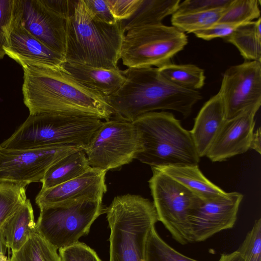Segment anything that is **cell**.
<instances>
[{
  "instance_id": "cell-21",
  "label": "cell",
  "mask_w": 261,
  "mask_h": 261,
  "mask_svg": "<svg viewBox=\"0 0 261 261\" xmlns=\"http://www.w3.org/2000/svg\"><path fill=\"white\" fill-rule=\"evenodd\" d=\"M91 168L84 149L70 153L48 169L41 181V190L49 189L75 178Z\"/></svg>"
},
{
  "instance_id": "cell-31",
  "label": "cell",
  "mask_w": 261,
  "mask_h": 261,
  "mask_svg": "<svg viewBox=\"0 0 261 261\" xmlns=\"http://www.w3.org/2000/svg\"><path fill=\"white\" fill-rule=\"evenodd\" d=\"M245 261H261V219L256 220L251 230L237 250Z\"/></svg>"
},
{
  "instance_id": "cell-33",
  "label": "cell",
  "mask_w": 261,
  "mask_h": 261,
  "mask_svg": "<svg viewBox=\"0 0 261 261\" xmlns=\"http://www.w3.org/2000/svg\"><path fill=\"white\" fill-rule=\"evenodd\" d=\"M232 1L186 0L179 3L175 13H188L225 9L230 4Z\"/></svg>"
},
{
  "instance_id": "cell-2",
  "label": "cell",
  "mask_w": 261,
  "mask_h": 261,
  "mask_svg": "<svg viewBox=\"0 0 261 261\" xmlns=\"http://www.w3.org/2000/svg\"><path fill=\"white\" fill-rule=\"evenodd\" d=\"M119 89L105 99L113 115L134 122L156 110H173L184 118L202 96L198 91L178 87L166 80L157 68H127Z\"/></svg>"
},
{
  "instance_id": "cell-35",
  "label": "cell",
  "mask_w": 261,
  "mask_h": 261,
  "mask_svg": "<svg viewBox=\"0 0 261 261\" xmlns=\"http://www.w3.org/2000/svg\"><path fill=\"white\" fill-rule=\"evenodd\" d=\"M109 9L117 21L129 19L137 11L142 0H106Z\"/></svg>"
},
{
  "instance_id": "cell-7",
  "label": "cell",
  "mask_w": 261,
  "mask_h": 261,
  "mask_svg": "<svg viewBox=\"0 0 261 261\" xmlns=\"http://www.w3.org/2000/svg\"><path fill=\"white\" fill-rule=\"evenodd\" d=\"M188 43L186 34L173 26L163 24L132 28L125 32L120 50V59L128 68H159Z\"/></svg>"
},
{
  "instance_id": "cell-26",
  "label": "cell",
  "mask_w": 261,
  "mask_h": 261,
  "mask_svg": "<svg viewBox=\"0 0 261 261\" xmlns=\"http://www.w3.org/2000/svg\"><path fill=\"white\" fill-rule=\"evenodd\" d=\"M10 261H61L57 249L36 230L18 251L12 252Z\"/></svg>"
},
{
  "instance_id": "cell-6",
  "label": "cell",
  "mask_w": 261,
  "mask_h": 261,
  "mask_svg": "<svg viewBox=\"0 0 261 261\" xmlns=\"http://www.w3.org/2000/svg\"><path fill=\"white\" fill-rule=\"evenodd\" d=\"M133 122L142 141V150L136 159L151 167L198 165L200 158L190 130L172 113L150 112Z\"/></svg>"
},
{
  "instance_id": "cell-28",
  "label": "cell",
  "mask_w": 261,
  "mask_h": 261,
  "mask_svg": "<svg viewBox=\"0 0 261 261\" xmlns=\"http://www.w3.org/2000/svg\"><path fill=\"white\" fill-rule=\"evenodd\" d=\"M27 200L25 187L11 183H0V229Z\"/></svg>"
},
{
  "instance_id": "cell-25",
  "label": "cell",
  "mask_w": 261,
  "mask_h": 261,
  "mask_svg": "<svg viewBox=\"0 0 261 261\" xmlns=\"http://www.w3.org/2000/svg\"><path fill=\"white\" fill-rule=\"evenodd\" d=\"M158 69L169 82L184 89L198 91L204 85V71L194 64H175L170 62Z\"/></svg>"
},
{
  "instance_id": "cell-23",
  "label": "cell",
  "mask_w": 261,
  "mask_h": 261,
  "mask_svg": "<svg viewBox=\"0 0 261 261\" xmlns=\"http://www.w3.org/2000/svg\"><path fill=\"white\" fill-rule=\"evenodd\" d=\"M180 3V0H142L134 15L123 21L125 32L134 28L162 24L166 17L176 12Z\"/></svg>"
},
{
  "instance_id": "cell-37",
  "label": "cell",
  "mask_w": 261,
  "mask_h": 261,
  "mask_svg": "<svg viewBox=\"0 0 261 261\" xmlns=\"http://www.w3.org/2000/svg\"><path fill=\"white\" fill-rule=\"evenodd\" d=\"M241 24L217 23L206 29L196 32L194 34L197 38L205 40H211L216 38H225L231 34Z\"/></svg>"
},
{
  "instance_id": "cell-39",
  "label": "cell",
  "mask_w": 261,
  "mask_h": 261,
  "mask_svg": "<svg viewBox=\"0 0 261 261\" xmlns=\"http://www.w3.org/2000/svg\"><path fill=\"white\" fill-rule=\"evenodd\" d=\"M261 131L260 128L259 127L255 133H253L252 136L250 149H252L257 152L258 153H261Z\"/></svg>"
},
{
  "instance_id": "cell-8",
  "label": "cell",
  "mask_w": 261,
  "mask_h": 261,
  "mask_svg": "<svg viewBox=\"0 0 261 261\" xmlns=\"http://www.w3.org/2000/svg\"><path fill=\"white\" fill-rule=\"evenodd\" d=\"M102 200H84L40 208L36 231L57 250L87 234L93 222L105 213Z\"/></svg>"
},
{
  "instance_id": "cell-15",
  "label": "cell",
  "mask_w": 261,
  "mask_h": 261,
  "mask_svg": "<svg viewBox=\"0 0 261 261\" xmlns=\"http://www.w3.org/2000/svg\"><path fill=\"white\" fill-rule=\"evenodd\" d=\"M260 106H253L235 117L226 119L205 156L212 162H222L250 149Z\"/></svg>"
},
{
  "instance_id": "cell-17",
  "label": "cell",
  "mask_w": 261,
  "mask_h": 261,
  "mask_svg": "<svg viewBox=\"0 0 261 261\" xmlns=\"http://www.w3.org/2000/svg\"><path fill=\"white\" fill-rule=\"evenodd\" d=\"M4 50L6 55L21 66L29 64L62 67L65 62L64 56L49 48L21 24L15 12V7Z\"/></svg>"
},
{
  "instance_id": "cell-42",
  "label": "cell",
  "mask_w": 261,
  "mask_h": 261,
  "mask_svg": "<svg viewBox=\"0 0 261 261\" xmlns=\"http://www.w3.org/2000/svg\"><path fill=\"white\" fill-rule=\"evenodd\" d=\"M0 261H10V259L5 255V253L0 252Z\"/></svg>"
},
{
  "instance_id": "cell-24",
  "label": "cell",
  "mask_w": 261,
  "mask_h": 261,
  "mask_svg": "<svg viewBox=\"0 0 261 261\" xmlns=\"http://www.w3.org/2000/svg\"><path fill=\"white\" fill-rule=\"evenodd\" d=\"M225 40L235 46L249 61L261 62V18L240 25Z\"/></svg>"
},
{
  "instance_id": "cell-18",
  "label": "cell",
  "mask_w": 261,
  "mask_h": 261,
  "mask_svg": "<svg viewBox=\"0 0 261 261\" xmlns=\"http://www.w3.org/2000/svg\"><path fill=\"white\" fill-rule=\"evenodd\" d=\"M226 120L224 105L218 93L204 104L190 130L200 158L205 156Z\"/></svg>"
},
{
  "instance_id": "cell-9",
  "label": "cell",
  "mask_w": 261,
  "mask_h": 261,
  "mask_svg": "<svg viewBox=\"0 0 261 261\" xmlns=\"http://www.w3.org/2000/svg\"><path fill=\"white\" fill-rule=\"evenodd\" d=\"M148 180L158 221L181 245L191 242V217L202 199L155 167Z\"/></svg>"
},
{
  "instance_id": "cell-22",
  "label": "cell",
  "mask_w": 261,
  "mask_h": 261,
  "mask_svg": "<svg viewBox=\"0 0 261 261\" xmlns=\"http://www.w3.org/2000/svg\"><path fill=\"white\" fill-rule=\"evenodd\" d=\"M1 229L5 245L12 252L18 251L24 245L36 230L33 209L29 199Z\"/></svg>"
},
{
  "instance_id": "cell-27",
  "label": "cell",
  "mask_w": 261,
  "mask_h": 261,
  "mask_svg": "<svg viewBox=\"0 0 261 261\" xmlns=\"http://www.w3.org/2000/svg\"><path fill=\"white\" fill-rule=\"evenodd\" d=\"M225 9L188 13H174L171 17L172 26L180 31L194 33L217 23Z\"/></svg>"
},
{
  "instance_id": "cell-41",
  "label": "cell",
  "mask_w": 261,
  "mask_h": 261,
  "mask_svg": "<svg viewBox=\"0 0 261 261\" xmlns=\"http://www.w3.org/2000/svg\"><path fill=\"white\" fill-rule=\"evenodd\" d=\"M7 247L5 244L3 237L2 236V230L0 229V252H3L5 253Z\"/></svg>"
},
{
  "instance_id": "cell-29",
  "label": "cell",
  "mask_w": 261,
  "mask_h": 261,
  "mask_svg": "<svg viewBox=\"0 0 261 261\" xmlns=\"http://www.w3.org/2000/svg\"><path fill=\"white\" fill-rule=\"evenodd\" d=\"M145 261H198L185 256L167 244L158 234L155 226L147 238Z\"/></svg>"
},
{
  "instance_id": "cell-11",
  "label": "cell",
  "mask_w": 261,
  "mask_h": 261,
  "mask_svg": "<svg viewBox=\"0 0 261 261\" xmlns=\"http://www.w3.org/2000/svg\"><path fill=\"white\" fill-rule=\"evenodd\" d=\"M83 148L59 146L17 150L0 148V183L26 187L41 182L48 169L65 155Z\"/></svg>"
},
{
  "instance_id": "cell-1",
  "label": "cell",
  "mask_w": 261,
  "mask_h": 261,
  "mask_svg": "<svg viewBox=\"0 0 261 261\" xmlns=\"http://www.w3.org/2000/svg\"><path fill=\"white\" fill-rule=\"evenodd\" d=\"M23 102L30 115L92 116L105 121L113 111L105 98L85 87L62 67L21 65Z\"/></svg>"
},
{
  "instance_id": "cell-14",
  "label": "cell",
  "mask_w": 261,
  "mask_h": 261,
  "mask_svg": "<svg viewBox=\"0 0 261 261\" xmlns=\"http://www.w3.org/2000/svg\"><path fill=\"white\" fill-rule=\"evenodd\" d=\"M243 195L239 192L225 197L202 200L191 219V242L205 241L215 234L233 227Z\"/></svg>"
},
{
  "instance_id": "cell-34",
  "label": "cell",
  "mask_w": 261,
  "mask_h": 261,
  "mask_svg": "<svg viewBox=\"0 0 261 261\" xmlns=\"http://www.w3.org/2000/svg\"><path fill=\"white\" fill-rule=\"evenodd\" d=\"M59 251L61 261H101L93 249L80 242Z\"/></svg>"
},
{
  "instance_id": "cell-10",
  "label": "cell",
  "mask_w": 261,
  "mask_h": 261,
  "mask_svg": "<svg viewBox=\"0 0 261 261\" xmlns=\"http://www.w3.org/2000/svg\"><path fill=\"white\" fill-rule=\"evenodd\" d=\"M142 150L133 122L114 115L102 122L84 149L90 166L106 171L129 164Z\"/></svg>"
},
{
  "instance_id": "cell-5",
  "label": "cell",
  "mask_w": 261,
  "mask_h": 261,
  "mask_svg": "<svg viewBox=\"0 0 261 261\" xmlns=\"http://www.w3.org/2000/svg\"><path fill=\"white\" fill-rule=\"evenodd\" d=\"M105 213L111 230L110 261H145L148 234L159 221L153 202L137 195L117 196Z\"/></svg>"
},
{
  "instance_id": "cell-20",
  "label": "cell",
  "mask_w": 261,
  "mask_h": 261,
  "mask_svg": "<svg viewBox=\"0 0 261 261\" xmlns=\"http://www.w3.org/2000/svg\"><path fill=\"white\" fill-rule=\"evenodd\" d=\"M182 185L202 200L225 197L228 195L208 180L198 165L166 166L155 167Z\"/></svg>"
},
{
  "instance_id": "cell-36",
  "label": "cell",
  "mask_w": 261,
  "mask_h": 261,
  "mask_svg": "<svg viewBox=\"0 0 261 261\" xmlns=\"http://www.w3.org/2000/svg\"><path fill=\"white\" fill-rule=\"evenodd\" d=\"M91 16L96 20L110 24L118 21L112 15L106 0H84Z\"/></svg>"
},
{
  "instance_id": "cell-13",
  "label": "cell",
  "mask_w": 261,
  "mask_h": 261,
  "mask_svg": "<svg viewBox=\"0 0 261 261\" xmlns=\"http://www.w3.org/2000/svg\"><path fill=\"white\" fill-rule=\"evenodd\" d=\"M15 12L20 23L28 31L64 57L66 19L42 0H15Z\"/></svg>"
},
{
  "instance_id": "cell-4",
  "label": "cell",
  "mask_w": 261,
  "mask_h": 261,
  "mask_svg": "<svg viewBox=\"0 0 261 261\" xmlns=\"http://www.w3.org/2000/svg\"><path fill=\"white\" fill-rule=\"evenodd\" d=\"M103 121L92 116L66 114L29 115L7 139L0 144L5 150L59 146L84 149Z\"/></svg>"
},
{
  "instance_id": "cell-16",
  "label": "cell",
  "mask_w": 261,
  "mask_h": 261,
  "mask_svg": "<svg viewBox=\"0 0 261 261\" xmlns=\"http://www.w3.org/2000/svg\"><path fill=\"white\" fill-rule=\"evenodd\" d=\"M107 171L91 167L83 175L46 190H41L35 198L40 208L73 201L102 200L107 191Z\"/></svg>"
},
{
  "instance_id": "cell-40",
  "label": "cell",
  "mask_w": 261,
  "mask_h": 261,
  "mask_svg": "<svg viewBox=\"0 0 261 261\" xmlns=\"http://www.w3.org/2000/svg\"><path fill=\"white\" fill-rule=\"evenodd\" d=\"M219 261H245L242 256L237 251L230 253L222 254Z\"/></svg>"
},
{
  "instance_id": "cell-19",
  "label": "cell",
  "mask_w": 261,
  "mask_h": 261,
  "mask_svg": "<svg viewBox=\"0 0 261 261\" xmlns=\"http://www.w3.org/2000/svg\"><path fill=\"white\" fill-rule=\"evenodd\" d=\"M62 68L85 87L105 98L115 94L125 81L123 70L65 61Z\"/></svg>"
},
{
  "instance_id": "cell-12",
  "label": "cell",
  "mask_w": 261,
  "mask_h": 261,
  "mask_svg": "<svg viewBox=\"0 0 261 261\" xmlns=\"http://www.w3.org/2000/svg\"><path fill=\"white\" fill-rule=\"evenodd\" d=\"M226 119L261 105V62L249 61L230 66L223 74L218 92Z\"/></svg>"
},
{
  "instance_id": "cell-32",
  "label": "cell",
  "mask_w": 261,
  "mask_h": 261,
  "mask_svg": "<svg viewBox=\"0 0 261 261\" xmlns=\"http://www.w3.org/2000/svg\"><path fill=\"white\" fill-rule=\"evenodd\" d=\"M15 7V0H0V60L6 55L8 30L12 23Z\"/></svg>"
},
{
  "instance_id": "cell-3",
  "label": "cell",
  "mask_w": 261,
  "mask_h": 261,
  "mask_svg": "<svg viewBox=\"0 0 261 261\" xmlns=\"http://www.w3.org/2000/svg\"><path fill=\"white\" fill-rule=\"evenodd\" d=\"M125 33L123 21L114 24L98 21L90 14L84 0H78L66 21L65 61L118 68Z\"/></svg>"
},
{
  "instance_id": "cell-38",
  "label": "cell",
  "mask_w": 261,
  "mask_h": 261,
  "mask_svg": "<svg viewBox=\"0 0 261 261\" xmlns=\"http://www.w3.org/2000/svg\"><path fill=\"white\" fill-rule=\"evenodd\" d=\"M78 0H42L59 16L67 20L73 13Z\"/></svg>"
},
{
  "instance_id": "cell-30",
  "label": "cell",
  "mask_w": 261,
  "mask_h": 261,
  "mask_svg": "<svg viewBox=\"0 0 261 261\" xmlns=\"http://www.w3.org/2000/svg\"><path fill=\"white\" fill-rule=\"evenodd\" d=\"M260 1L232 0L217 23L242 24L260 17Z\"/></svg>"
}]
</instances>
